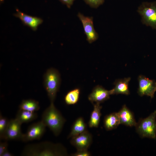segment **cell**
<instances>
[{
  "instance_id": "obj_18",
  "label": "cell",
  "mask_w": 156,
  "mask_h": 156,
  "mask_svg": "<svg viewBox=\"0 0 156 156\" xmlns=\"http://www.w3.org/2000/svg\"><path fill=\"white\" fill-rule=\"evenodd\" d=\"M38 117L37 114L35 112L19 109L15 118L22 124L32 121Z\"/></svg>"
},
{
  "instance_id": "obj_6",
  "label": "cell",
  "mask_w": 156,
  "mask_h": 156,
  "mask_svg": "<svg viewBox=\"0 0 156 156\" xmlns=\"http://www.w3.org/2000/svg\"><path fill=\"white\" fill-rule=\"evenodd\" d=\"M46 127L41 120L31 124L29 127L26 132L23 133L21 140L27 142L40 139L44 133Z\"/></svg>"
},
{
  "instance_id": "obj_27",
  "label": "cell",
  "mask_w": 156,
  "mask_h": 156,
  "mask_svg": "<svg viewBox=\"0 0 156 156\" xmlns=\"http://www.w3.org/2000/svg\"><path fill=\"white\" fill-rule=\"evenodd\" d=\"M4 0H0V2H3V1H4Z\"/></svg>"
},
{
  "instance_id": "obj_26",
  "label": "cell",
  "mask_w": 156,
  "mask_h": 156,
  "mask_svg": "<svg viewBox=\"0 0 156 156\" xmlns=\"http://www.w3.org/2000/svg\"><path fill=\"white\" fill-rule=\"evenodd\" d=\"M13 154L9 152L8 150L4 152L1 155V156H12Z\"/></svg>"
},
{
  "instance_id": "obj_24",
  "label": "cell",
  "mask_w": 156,
  "mask_h": 156,
  "mask_svg": "<svg viewBox=\"0 0 156 156\" xmlns=\"http://www.w3.org/2000/svg\"><path fill=\"white\" fill-rule=\"evenodd\" d=\"M8 144L7 141L1 142L0 143V156L6 151L8 150Z\"/></svg>"
},
{
  "instance_id": "obj_19",
  "label": "cell",
  "mask_w": 156,
  "mask_h": 156,
  "mask_svg": "<svg viewBox=\"0 0 156 156\" xmlns=\"http://www.w3.org/2000/svg\"><path fill=\"white\" fill-rule=\"evenodd\" d=\"M20 109L35 112L40 109L38 102L34 100L29 99L22 101L19 106Z\"/></svg>"
},
{
  "instance_id": "obj_23",
  "label": "cell",
  "mask_w": 156,
  "mask_h": 156,
  "mask_svg": "<svg viewBox=\"0 0 156 156\" xmlns=\"http://www.w3.org/2000/svg\"><path fill=\"white\" fill-rule=\"evenodd\" d=\"M73 156H90L91 155L90 153L88 150H77L75 153L73 154Z\"/></svg>"
},
{
  "instance_id": "obj_10",
  "label": "cell",
  "mask_w": 156,
  "mask_h": 156,
  "mask_svg": "<svg viewBox=\"0 0 156 156\" xmlns=\"http://www.w3.org/2000/svg\"><path fill=\"white\" fill-rule=\"evenodd\" d=\"M92 140V135L87 130L71 138L70 142L77 150H88Z\"/></svg>"
},
{
  "instance_id": "obj_13",
  "label": "cell",
  "mask_w": 156,
  "mask_h": 156,
  "mask_svg": "<svg viewBox=\"0 0 156 156\" xmlns=\"http://www.w3.org/2000/svg\"><path fill=\"white\" fill-rule=\"evenodd\" d=\"M117 113L120 124L130 127L135 126L137 123L133 114L126 105H124Z\"/></svg>"
},
{
  "instance_id": "obj_12",
  "label": "cell",
  "mask_w": 156,
  "mask_h": 156,
  "mask_svg": "<svg viewBox=\"0 0 156 156\" xmlns=\"http://www.w3.org/2000/svg\"><path fill=\"white\" fill-rule=\"evenodd\" d=\"M15 16L19 18L24 24L30 27L34 30H36L38 27L42 22L41 19L26 14L16 10Z\"/></svg>"
},
{
  "instance_id": "obj_4",
  "label": "cell",
  "mask_w": 156,
  "mask_h": 156,
  "mask_svg": "<svg viewBox=\"0 0 156 156\" xmlns=\"http://www.w3.org/2000/svg\"><path fill=\"white\" fill-rule=\"evenodd\" d=\"M137 11L143 24L156 30V1L142 2Z\"/></svg>"
},
{
  "instance_id": "obj_3",
  "label": "cell",
  "mask_w": 156,
  "mask_h": 156,
  "mask_svg": "<svg viewBox=\"0 0 156 156\" xmlns=\"http://www.w3.org/2000/svg\"><path fill=\"white\" fill-rule=\"evenodd\" d=\"M60 83L58 71L53 68L48 69L44 76V85L51 103H54Z\"/></svg>"
},
{
  "instance_id": "obj_5",
  "label": "cell",
  "mask_w": 156,
  "mask_h": 156,
  "mask_svg": "<svg viewBox=\"0 0 156 156\" xmlns=\"http://www.w3.org/2000/svg\"><path fill=\"white\" fill-rule=\"evenodd\" d=\"M138 133L142 137L156 138V110L147 118L140 120L135 126Z\"/></svg>"
},
{
  "instance_id": "obj_7",
  "label": "cell",
  "mask_w": 156,
  "mask_h": 156,
  "mask_svg": "<svg viewBox=\"0 0 156 156\" xmlns=\"http://www.w3.org/2000/svg\"><path fill=\"white\" fill-rule=\"evenodd\" d=\"M77 16L83 25L87 41L89 43L96 41L99 36L94 29L92 17L84 16L80 13Z\"/></svg>"
},
{
  "instance_id": "obj_1",
  "label": "cell",
  "mask_w": 156,
  "mask_h": 156,
  "mask_svg": "<svg viewBox=\"0 0 156 156\" xmlns=\"http://www.w3.org/2000/svg\"><path fill=\"white\" fill-rule=\"evenodd\" d=\"M67 155L66 149L62 144L44 141L28 144L21 155L26 156H63Z\"/></svg>"
},
{
  "instance_id": "obj_14",
  "label": "cell",
  "mask_w": 156,
  "mask_h": 156,
  "mask_svg": "<svg viewBox=\"0 0 156 156\" xmlns=\"http://www.w3.org/2000/svg\"><path fill=\"white\" fill-rule=\"evenodd\" d=\"M130 79L131 78L128 77L116 80L114 83V88L110 90L111 94H129L128 85Z\"/></svg>"
},
{
  "instance_id": "obj_2",
  "label": "cell",
  "mask_w": 156,
  "mask_h": 156,
  "mask_svg": "<svg viewBox=\"0 0 156 156\" xmlns=\"http://www.w3.org/2000/svg\"><path fill=\"white\" fill-rule=\"evenodd\" d=\"M41 121L57 136L61 132L66 120L56 108L54 103H51L42 113Z\"/></svg>"
},
{
  "instance_id": "obj_9",
  "label": "cell",
  "mask_w": 156,
  "mask_h": 156,
  "mask_svg": "<svg viewBox=\"0 0 156 156\" xmlns=\"http://www.w3.org/2000/svg\"><path fill=\"white\" fill-rule=\"evenodd\" d=\"M21 123L15 118L9 120L3 140H21L23 133L21 130Z\"/></svg>"
},
{
  "instance_id": "obj_22",
  "label": "cell",
  "mask_w": 156,
  "mask_h": 156,
  "mask_svg": "<svg viewBox=\"0 0 156 156\" xmlns=\"http://www.w3.org/2000/svg\"><path fill=\"white\" fill-rule=\"evenodd\" d=\"M90 7L97 8L104 3L105 0H84Z\"/></svg>"
},
{
  "instance_id": "obj_11",
  "label": "cell",
  "mask_w": 156,
  "mask_h": 156,
  "mask_svg": "<svg viewBox=\"0 0 156 156\" xmlns=\"http://www.w3.org/2000/svg\"><path fill=\"white\" fill-rule=\"evenodd\" d=\"M111 94V90H108L101 86L94 87L89 95L88 100L92 104L100 103L108 99Z\"/></svg>"
},
{
  "instance_id": "obj_8",
  "label": "cell",
  "mask_w": 156,
  "mask_h": 156,
  "mask_svg": "<svg viewBox=\"0 0 156 156\" xmlns=\"http://www.w3.org/2000/svg\"><path fill=\"white\" fill-rule=\"evenodd\" d=\"M138 80L139 95L141 96L146 95L153 98L156 91V82L142 75L139 76Z\"/></svg>"
},
{
  "instance_id": "obj_21",
  "label": "cell",
  "mask_w": 156,
  "mask_h": 156,
  "mask_svg": "<svg viewBox=\"0 0 156 156\" xmlns=\"http://www.w3.org/2000/svg\"><path fill=\"white\" fill-rule=\"evenodd\" d=\"M9 120L0 114V139L3 140L4 136L8 127Z\"/></svg>"
},
{
  "instance_id": "obj_17",
  "label": "cell",
  "mask_w": 156,
  "mask_h": 156,
  "mask_svg": "<svg viewBox=\"0 0 156 156\" xmlns=\"http://www.w3.org/2000/svg\"><path fill=\"white\" fill-rule=\"evenodd\" d=\"M120 124L117 113L115 112L106 116L104 120V126L106 130H110L116 128Z\"/></svg>"
},
{
  "instance_id": "obj_25",
  "label": "cell",
  "mask_w": 156,
  "mask_h": 156,
  "mask_svg": "<svg viewBox=\"0 0 156 156\" xmlns=\"http://www.w3.org/2000/svg\"><path fill=\"white\" fill-rule=\"evenodd\" d=\"M69 8H70L75 0H60Z\"/></svg>"
},
{
  "instance_id": "obj_15",
  "label": "cell",
  "mask_w": 156,
  "mask_h": 156,
  "mask_svg": "<svg viewBox=\"0 0 156 156\" xmlns=\"http://www.w3.org/2000/svg\"><path fill=\"white\" fill-rule=\"evenodd\" d=\"M87 130L86 125L83 118L82 117H79L73 123L68 138H72Z\"/></svg>"
},
{
  "instance_id": "obj_20",
  "label": "cell",
  "mask_w": 156,
  "mask_h": 156,
  "mask_svg": "<svg viewBox=\"0 0 156 156\" xmlns=\"http://www.w3.org/2000/svg\"><path fill=\"white\" fill-rule=\"evenodd\" d=\"M80 92L79 88H76L68 92L64 97L66 103L68 105L76 103L79 100Z\"/></svg>"
},
{
  "instance_id": "obj_16",
  "label": "cell",
  "mask_w": 156,
  "mask_h": 156,
  "mask_svg": "<svg viewBox=\"0 0 156 156\" xmlns=\"http://www.w3.org/2000/svg\"><path fill=\"white\" fill-rule=\"evenodd\" d=\"M93 104V109L91 114L88 124L90 128H96L98 127L100 123L102 106L99 103H95Z\"/></svg>"
}]
</instances>
